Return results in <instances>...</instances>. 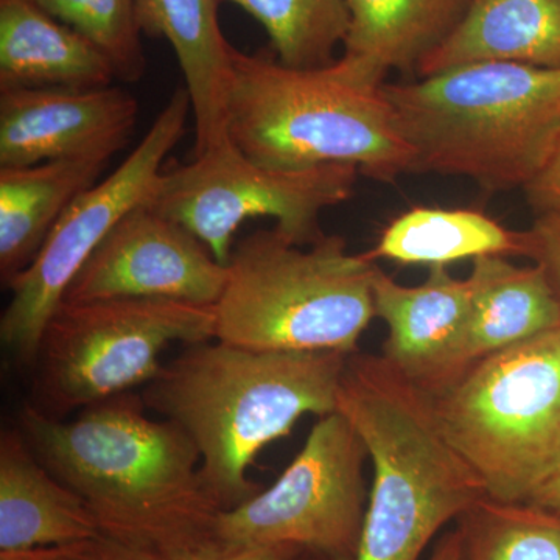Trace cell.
I'll return each mask as SVG.
<instances>
[{"label": "cell", "instance_id": "4", "mask_svg": "<svg viewBox=\"0 0 560 560\" xmlns=\"http://www.w3.org/2000/svg\"><path fill=\"white\" fill-rule=\"evenodd\" d=\"M415 173L525 190L560 140V69L485 61L383 84Z\"/></svg>", "mask_w": 560, "mask_h": 560}, {"label": "cell", "instance_id": "32", "mask_svg": "<svg viewBox=\"0 0 560 560\" xmlns=\"http://www.w3.org/2000/svg\"><path fill=\"white\" fill-rule=\"evenodd\" d=\"M293 560H320L316 558V556L311 555V552H301L298 558H294Z\"/></svg>", "mask_w": 560, "mask_h": 560}, {"label": "cell", "instance_id": "15", "mask_svg": "<svg viewBox=\"0 0 560 560\" xmlns=\"http://www.w3.org/2000/svg\"><path fill=\"white\" fill-rule=\"evenodd\" d=\"M102 536L75 490L58 480L21 430L0 436V552L60 548Z\"/></svg>", "mask_w": 560, "mask_h": 560}, {"label": "cell", "instance_id": "25", "mask_svg": "<svg viewBox=\"0 0 560 560\" xmlns=\"http://www.w3.org/2000/svg\"><path fill=\"white\" fill-rule=\"evenodd\" d=\"M105 55L116 79L138 83L147 72L138 0H32Z\"/></svg>", "mask_w": 560, "mask_h": 560}, {"label": "cell", "instance_id": "17", "mask_svg": "<svg viewBox=\"0 0 560 560\" xmlns=\"http://www.w3.org/2000/svg\"><path fill=\"white\" fill-rule=\"evenodd\" d=\"M113 66L80 33L32 0H0V88L98 90Z\"/></svg>", "mask_w": 560, "mask_h": 560}, {"label": "cell", "instance_id": "28", "mask_svg": "<svg viewBox=\"0 0 560 560\" xmlns=\"http://www.w3.org/2000/svg\"><path fill=\"white\" fill-rule=\"evenodd\" d=\"M301 552L287 545H238L215 539L176 560H293Z\"/></svg>", "mask_w": 560, "mask_h": 560}, {"label": "cell", "instance_id": "26", "mask_svg": "<svg viewBox=\"0 0 560 560\" xmlns=\"http://www.w3.org/2000/svg\"><path fill=\"white\" fill-rule=\"evenodd\" d=\"M0 560H168L160 552L147 550V548L136 547L113 539V537L102 536L94 539L81 541V544L70 545V547L60 548H39V550L22 552H3Z\"/></svg>", "mask_w": 560, "mask_h": 560}, {"label": "cell", "instance_id": "11", "mask_svg": "<svg viewBox=\"0 0 560 560\" xmlns=\"http://www.w3.org/2000/svg\"><path fill=\"white\" fill-rule=\"evenodd\" d=\"M368 459L366 445L342 412L323 416L275 485L220 512L215 539L287 545L320 560H357L370 500Z\"/></svg>", "mask_w": 560, "mask_h": 560}, {"label": "cell", "instance_id": "23", "mask_svg": "<svg viewBox=\"0 0 560 560\" xmlns=\"http://www.w3.org/2000/svg\"><path fill=\"white\" fill-rule=\"evenodd\" d=\"M460 560H560V514L529 501H478L458 521Z\"/></svg>", "mask_w": 560, "mask_h": 560}, {"label": "cell", "instance_id": "3", "mask_svg": "<svg viewBox=\"0 0 560 560\" xmlns=\"http://www.w3.org/2000/svg\"><path fill=\"white\" fill-rule=\"evenodd\" d=\"M383 84L346 57L294 69L275 51L234 47L224 91L228 139L267 167L352 165L368 178L396 183L415 173L416 158Z\"/></svg>", "mask_w": 560, "mask_h": 560}, {"label": "cell", "instance_id": "6", "mask_svg": "<svg viewBox=\"0 0 560 560\" xmlns=\"http://www.w3.org/2000/svg\"><path fill=\"white\" fill-rule=\"evenodd\" d=\"M366 253L341 235L302 246L275 230L246 235L232 249L215 313V340L279 352H359L375 318Z\"/></svg>", "mask_w": 560, "mask_h": 560}, {"label": "cell", "instance_id": "24", "mask_svg": "<svg viewBox=\"0 0 560 560\" xmlns=\"http://www.w3.org/2000/svg\"><path fill=\"white\" fill-rule=\"evenodd\" d=\"M259 22L282 65L294 69L326 68L348 38L346 0H223Z\"/></svg>", "mask_w": 560, "mask_h": 560}, {"label": "cell", "instance_id": "19", "mask_svg": "<svg viewBox=\"0 0 560 560\" xmlns=\"http://www.w3.org/2000/svg\"><path fill=\"white\" fill-rule=\"evenodd\" d=\"M464 361L482 359L560 327V301L539 265L504 256L471 260Z\"/></svg>", "mask_w": 560, "mask_h": 560}, {"label": "cell", "instance_id": "27", "mask_svg": "<svg viewBox=\"0 0 560 560\" xmlns=\"http://www.w3.org/2000/svg\"><path fill=\"white\" fill-rule=\"evenodd\" d=\"M528 232L529 259L544 270L560 301V212L536 215Z\"/></svg>", "mask_w": 560, "mask_h": 560}, {"label": "cell", "instance_id": "7", "mask_svg": "<svg viewBox=\"0 0 560 560\" xmlns=\"http://www.w3.org/2000/svg\"><path fill=\"white\" fill-rule=\"evenodd\" d=\"M425 394L489 499L528 501L559 469L560 327L471 361Z\"/></svg>", "mask_w": 560, "mask_h": 560}, {"label": "cell", "instance_id": "8", "mask_svg": "<svg viewBox=\"0 0 560 560\" xmlns=\"http://www.w3.org/2000/svg\"><path fill=\"white\" fill-rule=\"evenodd\" d=\"M215 338L213 307L171 300L62 301L36 360V404L65 419L149 385L172 345Z\"/></svg>", "mask_w": 560, "mask_h": 560}, {"label": "cell", "instance_id": "1", "mask_svg": "<svg viewBox=\"0 0 560 560\" xmlns=\"http://www.w3.org/2000/svg\"><path fill=\"white\" fill-rule=\"evenodd\" d=\"M147 410L130 393L70 420L25 405L21 431L40 463L86 501L102 534L176 560L215 540L223 510L206 486L194 442Z\"/></svg>", "mask_w": 560, "mask_h": 560}, {"label": "cell", "instance_id": "20", "mask_svg": "<svg viewBox=\"0 0 560 560\" xmlns=\"http://www.w3.org/2000/svg\"><path fill=\"white\" fill-rule=\"evenodd\" d=\"M485 61L560 69V0H474L463 24L416 75Z\"/></svg>", "mask_w": 560, "mask_h": 560}, {"label": "cell", "instance_id": "13", "mask_svg": "<svg viewBox=\"0 0 560 560\" xmlns=\"http://www.w3.org/2000/svg\"><path fill=\"white\" fill-rule=\"evenodd\" d=\"M136 98L120 88H0V168L103 156L128 145Z\"/></svg>", "mask_w": 560, "mask_h": 560}, {"label": "cell", "instance_id": "12", "mask_svg": "<svg viewBox=\"0 0 560 560\" xmlns=\"http://www.w3.org/2000/svg\"><path fill=\"white\" fill-rule=\"evenodd\" d=\"M224 280L226 267L197 235L140 205L92 253L65 301L139 298L213 307Z\"/></svg>", "mask_w": 560, "mask_h": 560}, {"label": "cell", "instance_id": "31", "mask_svg": "<svg viewBox=\"0 0 560 560\" xmlns=\"http://www.w3.org/2000/svg\"><path fill=\"white\" fill-rule=\"evenodd\" d=\"M430 560H460V534L458 528L445 534L438 541Z\"/></svg>", "mask_w": 560, "mask_h": 560}, {"label": "cell", "instance_id": "21", "mask_svg": "<svg viewBox=\"0 0 560 560\" xmlns=\"http://www.w3.org/2000/svg\"><path fill=\"white\" fill-rule=\"evenodd\" d=\"M350 24L342 57L385 80L418 73L466 20L474 0H346Z\"/></svg>", "mask_w": 560, "mask_h": 560}, {"label": "cell", "instance_id": "30", "mask_svg": "<svg viewBox=\"0 0 560 560\" xmlns=\"http://www.w3.org/2000/svg\"><path fill=\"white\" fill-rule=\"evenodd\" d=\"M528 501L560 514V467L548 480L541 482L539 488L534 490Z\"/></svg>", "mask_w": 560, "mask_h": 560}, {"label": "cell", "instance_id": "2", "mask_svg": "<svg viewBox=\"0 0 560 560\" xmlns=\"http://www.w3.org/2000/svg\"><path fill=\"white\" fill-rule=\"evenodd\" d=\"M348 359L341 352L257 350L213 338L184 346L140 397L194 442L210 495L228 511L260 492L248 470L267 445L289 436L302 416L338 411Z\"/></svg>", "mask_w": 560, "mask_h": 560}, {"label": "cell", "instance_id": "18", "mask_svg": "<svg viewBox=\"0 0 560 560\" xmlns=\"http://www.w3.org/2000/svg\"><path fill=\"white\" fill-rule=\"evenodd\" d=\"M110 158L0 168V280L9 287L38 256L55 224L98 183Z\"/></svg>", "mask_w": 560, "mask_h": 560}, {"label": "cell", "instance_id": "22", "mask_svg": "<svg viewBox=\"0 0 560 560\" xmlns=\"http://www.w3.org/2000/svg\"><path fill=\"white\" fill-rule=\"evenodd\" d=\"M528 231H512L480 210L415 208L390 221L374 249L372 260L400 265L447 267L481 256L528 257Z\"/></svg>", "mask_w": 560, "mask_h": 560}, {"label": "cell", "instance_id": "5", "mask_svg": "<svg viewBox=\"0 0 560 560\" xmlns=\"http://www.w3.org/2000/svg\"><path fill=\"white\" fill-rule=\"evenodd\" d=\"M338 411L359 431L374 469L357 560H419L447 523L488 497L427 394L385 357L349 355Z\"/></svg>", "mask_w": 560, "mask_h": 560}, {"label": "cell", "instance_id": "16", "mask_svg": "<svg viewBox=\"0 0 560 560\" xmlns=\"http://www.w3.org/2000/svg\"><path fill=\"white\" fill-rule=\"evenodd\" d=\"M223 0H138L142 33L164 38L189 91L195 124L194 158L228 142L224 91L234 46L220 25Z\"/></svg>", "mask_w": 560, "mask_h": 560}, {"label": "cell", "instance_id": "10", "mask_svg": "<svg viewBox=\"0 0 560 560\" xmlns=\"http://www.w3.org/2000/svg\"><path fill=\"white\" fill-rule=\"evenodd\" d=\"M190 113L189 91L178 88L130 156L73 201L35 260L7 287L11 300L0 318V341L18 366H36L44 331L70 283L114 226L149 200Z\"/></svg>", "mask_w": 560, "mask_h": 560}, {"label": "cell", "instance_id": "9", "mask_svg": "<svg viewBox=\"0 0 560 560\" xmlns=\"http://www.w3.org/2000/svg\"><path fill=\"white\" fill-rule=\"evenodd\" d=\"M359 175L352 165L267 167L228 140L189 164L162 168L145 205L197 235L226 267L235 232L257 217L275 219L298 245L318 242L324 210L348 200Z\"/></svg>", "mask_w": 560, "mask_h": 560}, {"label": "cell", "instance_id": "14", "mask_svg": "<svg viewBox=\"0 0 560 560\" xmlns=\"http://www.w3.org/2000/svg\"><path fill=\"white\" fill-rule=\"evenodd\" d=\"M372 290L375 318L388 327L383 357L408 381L430 393L466 368L469 280L453 278L447 267H431L425 282L407 287L378 267Z\"/></svg>", "mask_w": 560, "mask_h": 560}, {"label": "cell", "instance_id": "29", "mask_svg": "<svg viewBox=\"0 0 560 560\" xmlns=\"http://www.w3.org/2000/svg\"><path fill=\"white\" fill-rule=\"evenodd\" d=\"M523 191L536 215L560 212V140L550 161Z\"/></svg>", "mask_w": 560, "mask_h": 560}]
</instances>
